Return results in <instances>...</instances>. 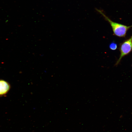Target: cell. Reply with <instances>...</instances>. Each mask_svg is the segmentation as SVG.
Here are the masks:
<instances>
[{"instance_id": "6da1fadb", "label": "cell", "mask_w": 132, "mask_h": 132, "mask_svg": "<svg viewBox=\"0 0 132 132\" xmlns=\"http://www.w3.org/2000/svg\"><path fill=\"white\" fill-rule=\"evenodd\" d=\"M96 10L109 22L112 28L114 34L117 36L120 37H125L128 30L132 27V25L128 26L114 22L106 16L101 10L97 9Z\"/></svg>"}, {"instance_id": "277c9868", "label": "cell", "mask_w": 132, "mask_h": 132, "mask_svg": "<svg viewBox=\"0 0 132 132\" xmlns=\"http://www.w3.org/2000/svg\"><path fill=\"white\" fill-rule=\"evenodd\" d=\"M109 47L110 49L114 50L117 49V45L116 43L114 42H113L110 44L109 45Z\"/></svg>"}, {"instance_id": "3957f363", "label": "cell", "mask_w": 132, "mask_h": 132, "mask_svg": "<svg viewBox=\"0 0 132 132\" xmlns=\"http://www.w3.org/2000/svg\"><path fill=\"white\" fill-rule=\"evenodd\" d=\"M10 88V85L8 82L3 80H0V96L7 93Z\"/></svg>"}, {"instance_id": "7a4b0ae2", "label": "cell", "mask_w": 132, "mask_h": 132, "mask_svg": "<svg viewBox=\"0 0 132 132\" xmlns=\"http://www.w3.org/2000/svg\"><path fill=\"white\" fill-rule=\"evenodd\" d=\"M119 50L120 52V57L116 62L118 65L124 56L129 53L132 50V35L128 39L125 40L120 45Z\"/></svg>"}]
</instances>
